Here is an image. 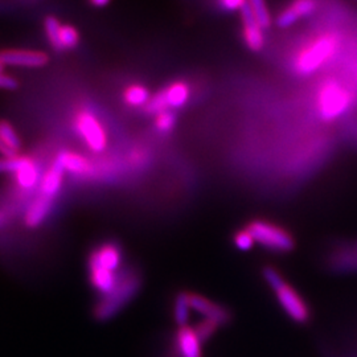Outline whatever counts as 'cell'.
<instances>
[{
    "mask_svg": "<svg viewBox=\"0 0 357 357\" xmlns=\"http://www.w3.org/2000/svg\"><path fill=\"white\" fill-rule=\"evenodd\" d=\"M342 41L335 33L327 32L312 38L298 52L293 60V70L299 76H311L331 63L340 50Z\"/></svg>",
    "mask_w": 357,
    "mask_h": 357,
    "instance_id": "6da1fadb",
    "label": "cell"
},
{
    "mask_svg": "<svg viewBox=\"0 0 357 357\" xmlns=\"http://www.w3.org/2000/svg\"><path fill=\"white\" fill-rule=\"evenodd\" d=\"M262 277L290 319L299 324H305L310 320L311 312L305 299L290 283H287L277 268L265 266L262 268Z\"/></svg>",
    "mask_w": 357,
    "mask_h": 357,
    "instance_id": "7a4b0ae2",
    "label": "cell"
},
{
    "mask_svg": "<svg viewBox=\"0 0 357 357\" xmlns=\"http://www.w3.org/2000/svg\"><path fill=\"white\" fill-rule=\"evenodd\" d=\"M141 275L138 271L126 270L119 275L118 284L113 293L103 296L94 306L93 315L100 321L112 319L128 302L137 295L141 289Z\"/></svg>",
    "mask_w": 357,
    "mask_h": 357,
    "instance_id": "3957f363",
    "label": "cell"
},
{
    "mask_svg": "<svg viewBox=\"0 0 357 357\" xmlns=\"http://www.w3.org/2000/svg\"><path fill=\"white\" fill-rule=\"evenodd\" d=\"M352 91L337 79H327L318 90V112L324 121H335L352 106Z\"/></svg>",
    "mask_w": 357,
    "mask_h": 357,
    "instance_id": "277c9868",
    "label": "cell"
},
{
    "mask_svg": "<svg viewBox=\"0 0 357 357\" xmlns=\"http://www.w3.org/2000/svg\"><path fill=\"white\" fill-rule=\"evenodd\" d=\"M246 229L253 234L255 243H259L261 246H264L265 249L271 252L289 253V252H293L295 248L293 234L289 230L282 228L268 220H261V218L252 220L246 225Z\"/></svg>",
    "mask_w": 357,
    "mask_h": 357,
    "instance_id": "5b68a950",
    "label": "cell"
},
{
    "mask_svg": "<svg viewBox=\"0 0 357 357\" xmlns=\"http://www.w3.org/2000/svg\"><path fill=\"white\" fill-rule=\"evenodd\" d=\"M75 125L77 131L85 139L91 151L101 153L106 149L107 135L96 115L88 110H81L77 113Z\"/></svg>",
    "mask_w": 357,
    "mask_h": 357,
    "instance_id": "8992f818",
    "label": "cell"
},
{
    "mask_svg": "<svg viewBox=\"0 0 357 357\" xmlns=\"http://www.w3.org/2000/svg\"><path fill=\"white\" fill-rule=\"evenodd\" d=\"M243 23V40L249 51L261 52L265 48V29L257 22L255 15L250 10L249 3H246L240 11Z\"/></svg>",
    "mask_w": 357,
    "mask_h": 357,
    "instance_id": "52a82bcc",
    "label": "cell"
},
{
    "mask_svg": "<svg viewBox=\"0 0 357 357\" xmlns=\"http://www.w3.org/2000/svg\"><path fill=\"white\" fill-rule=\"evenodd\" d=\"M318 10V0H290L278 13L275 23L280 28H289L312 16Z\"/></svg>",
    "mask_w": 357,
    "mask_h": 357,
    "instance_id": "ba28073f",
    "label": "cell"
},
{
    "mask_svg": "<svg viewBox=\"0 0 357 357\" xmlns=\"http://www.w3.org/2000/svg\"><path fill=\"white\" fill-rule=\"evenodd\" d=\"M188 299L192 310L197 311L206 319L215 320L220 326H227L231 321V314L228 308L217 305L203 295L188 293Z\"/></svg>",
    "mask_w": 357,
    "mask_h": 357,
    "instance_id": "9c48e42d",
    "label": "cell"
},
{
    "mask_svg": "<svg viewBox=\"0 0 357 357\" xmlns=\"http://www.w3.org/2000/svg\"><path fill=\"white\" fill-rule=\"evenodd\" d=\"M0 61L4 65L40 68L48 64V56L43 52L8 50L0 52Z\"/></svg>",
    "mask_w": 357,
    "mask_h": 357,
    "instance_id": "30bf717a",
    "label": "cell"
},
{
    "mask_svg": "<svg viewBox=\"0 0 357 357\" xmlns=\"http://www.w3.org/2000/svg\"><path fill=\"white\" fill-rule=\"evenodd\" d=\"M176 348L180 357H203L202 340L191 326L178 327L176 332Z\"/></svg>",
    "mask_w": 357,
    "mask_h": 357,
    "instance_id": "8fae6325",
    "label": "cell"
},
{
    "mask_svg": "<svg viewBox=\"0 0 357 357\" xmlns=\"http://www.w3.org/2000/svg\"><path fill=\"white\" fill-rule=\"evenodd\" d=\"M90 270V282L93 284V287L102 294L103 296L113 293L119 278L116 277L114 271H110L107 268H102L101 265H98L96 261L89 259L88 261Z\"/></svg>",
    "mask_w": 357,
    "mask_h": 357,
    "instance_id": "7c38bea8",
    "label": "cell"
},
{
    "mask_svg": "<svg viewBox=\"0 0 357 357\" xmlns=\"http://www.w3.org/2000/svg\"><path fill=\"white\" fill-rule=\"evenodd\" d=\"M89 259L96 261L102 268L115 273L122 265V250L116 243H102L90 253Z\"/></svg>",
    "mask_w": 357,
    "mask_h": 357,
    "instance_id": "4fadbf2b",
    "label": "cell"
},
{
    "mask_svg": "<svg viewBox=\"0 0 357 357\" xmlns=\"http://www.w3.org/2000/svg\"><path fill=\"white\" fill-rule=\"evenodd\" d=\"M64 172V167L61 166V163L56 159L40 180V195L54 200L56 195L63 187Z\"/></svg>",
    "mask_w": 357,
    "mask_h": 357,
    "instance_id": "5bb4252c",
    "label": "cell"
},
{
    "mask_svg": "<svg viewBox=\"0 0 357 357\" xmlns=\"http://www.w3.org/2000/svg\"><path fill=\"white\" fill-rule=\"evenodd\" d=\"M160 94L168 109H180L190 101L191 89L187 82L175 81L165 89L160 90Z\"/></svg>",
    "mask_w": 357,
    "mask_h": 357,
    "instance_id": "9a60e30c",
    "label": "cell"
},
{
    "mask_svg": "<svg viewBox=\"0 0 357 357\" xmlns=\"http://www.w3.org/2000/svg\"><path fill=\"white\" fill-rule=\"evenodd\" d=\"M53 199H50L47 196L38 195V197L35 199V202L31 204L26 211L24 221L28 228H36L38 227L47 216L50 215L53 206Z\"/></svg>",
    "mask_w": 357,
    "mask_h": 357,
    "instance_id": "2e32d148",
    "label": "cell"
},
{
    "mask_svg": "<svg viewBox=\"0 0 357 357\" xmlns=\"http://www.w3.org/2000/svg\"><path fill=\"white\" fill-rule=\"evenodd\" d=\"M56 159L64 167L65 171H69L75 175H89L93 171V166L90 165L89 160L79 153L61 151Z\"/></svg>",
    "mask_w": 357,
    "mask_h": 357,
    "instance_id": "e0dca14e",
    "label": "cell"
},
{
    "mask_svg": "<svg viewBox=\"0 0 357 357\" xmlns=\"http://www.w3.org/2000/svg\"><path fill=\"white\" fill-rule=\"evenodd\" d=\"M15 176H16L17 185H20L24 190H32L38 184V178H40L38 165H35V162L29 158L26 166L22 167L15 174Z\"/></svg>",
    "mask_w": 357,
    "mask_h": 357,
    "instance_id": "ac0fdd59",
    "label": "cell"
},
{
    "mask_svg": "<svg viewBox=\"0 0 357 357\" xmlns=\"http://www.w3.org/2000/svg\"><path fill=\"white\" fill-rule=\"evenodd\" d=\"M190 311H191V305L188 299V293L185 291L178 293L175 298V306H174V319L178 323V327L188 326Z\"/></svg>",
    "mask_w": 357,
    "mask_h": 357,
    "instance_id": "d6986e66",
    "label": "cell"
},
{
    "mask_svg": "<svg viewBox=\"0 0 357 357\" xmlns=\"http://www.w3.org/2000/svg\"><path fill=\"white\" fill-rule=\"evenodd\" d=\"M123 98H125V102L130 106L139 107V106H146L149 103L151 94L147 88L142 85H131L130 88L125 90Z\"/></svg>",
    "mask_w": 357,
    "mask_h": 357,
    "instance_id": "ffe728a7",
    "label": "cell"
},
{
    "mask_svg": "<svg viewBox=\"0 0 357 357\" xmlns=\"http://www.w3.org/2000/svg\"><path fill=\"white\" fill-rule=\"evenodd\" d=\"M249 6H250V10L255 15L257 22L261 24V26L266 31L273 23V19H271V15L268 11V3L266 0H248Z\"/></svg>",
    "mask_w": 357,
    "mask_h": 357,
    "instance_id": "44dd1931",
    "label": "cell"
},
{
    "mask_svg": "<svg viewBox=\"0 0 357 357\" xmlns=\"http://www.w3.org/2000/svg\"><path fill=\"white\" fill-rule=\"evenodd\" d=\"M44 28H45V33H47V38H48L52 48L57 52L64 51L61 47V43H60L61 23L54 16H48L44 20Z\"/></svg>",
    "mask_w": 357,
    "mask_h": 357,
    "instance_id": "7402d4cb",
    "label": "cell"
},
{
    "mask_svg": "<svg viewBox=\"0 0 357 357\" xmlns=\"http://www.w3.org/2000/svg\"><path fill=\"white\" fill-rule=\"evenodd\" d=\"M0 139L4 142L10 149H13V151L20 153L22 141L16 134L15 128L7 121H0Z\"/></svg>",
    "mask_w": 357,
    "mask_h": 357,
    "instance_id": "603a6c76",
    "label": "cell"
},
{
    "mask_svg": "<svg viewBox=\"0 0 357 357\" xmlns=\"http://www.w3.org/2000/svg\"><path fill=\"white\" fill-rule=\"evenodd\" d=\"M221 326L215 320L204 318V319L200 320L193 328H195V331L197 333L199 339L202 340V343H205V342H208L216 333L217 330Z\"/></svg>",
    "mask_w": 357,
    "mask_h": 357,
    "instance_id": "cb8c5ba5",
    "label": "cell"
},
{
    "mask_svg": "<svg viewBox=\"0 0 357 357\" xmlns=\"http://www.w3.org/2000/svg\"><path fill=\"white\" fill-rule=\"evenodd\" d=\"M79 41V35L78 31L73 26H65L61 24L60 28V43L63 50H73L78 45Z\"/></svg>",
    "mask_w": 357,
    "mask_h": 357,
    "instance_id": "d4e9b609",
    "label": "cell"
},
{
    "mask_svg": "<svg viewBox=\"0 0 357 357\" xmlns=\"http://www.w3.org/2000/svg\"><path fill=\"white\" fill-rule=\"evenodd\" d=\"M176 125V114L172 110H167L155 118V128L159 132L168 134L171 132Z\"/></svg>",
    "mask_w": 357,
    "mask_h": 357,
    "instance_id": "484cf974",
    "label": "cell"
},
{
    "mask_svg": "<svg viewBox=\"0 0 357 357\" xmlns=\"http://www.w3.org/2000/svg\"><path fill=\"white\" fill-rule=\"evenodd\" d=\"M233 243H234V246H236L238 250H241V252H249V250L253 249L255 240V237H253V234H252L249 230L246 229V228H243V229L237 230V231L234 233V236H233Z\"/></svg>",
    "mask_w": 357,
    "mask_h": 357,
    "instance_id": "4316f807",
    "label": "cell"
},
{
    "mask_svg": "<svg viewBox=\"0 0 357 357\" xmlns=\"http://www.w3.org/2000/svg\"><path fill=\"white\" fill-rule=\"evenodd\" d=\"M29 158L26 156H16V158H0V174L10 172V174H16L20 168L26 166V162Z\"/></svg>",
    "mask_w": 357,
    "mask_h": 357,
    "instance_id": "83f0119b",
    "label": "cell"
},
{
    "mask_svg": "<svg viewBox=\"0 0 357 357\" xmlns=\"http://www.w3.org/2000/svg\"><path fill=\"white\" fill-rule=\"evenodd\" d=\"M248 0H216L217 7L224 13L241 11Z\"/></svg>",
    "mask_w": 357,
    "mask_h": 357,
    "instance_id": "f1b7e54d",
    "label": "cell"
},
{
    "mask_svg": "<svg viewBox=\"0 0 357 357\" xmlns=\"http://www.w3.org/2000/svg\"><path fill=\"white\" fill-rule=\"evenodd\" d=\"M17 86H19V84H17L16 78L0 73V88L1 89L15 90Z\"/></svg>",
    "mask_w": 357,
    "mask_h": 357,
    "instance_id": "f546056e",
    "label": "cell"
},
{
    "mask_svg": "<svg viewBox=\"0 0 357 357\" xmlns=\"http://www.w3.org/2000/svg\"><path fill=\"white\" fill-rule=\"evenodd\" d=\"M0 153H1L3 158H16V156H19V153L13 151V149H10L1 139H0Z\"/></svg>",
    "mask_w": 357,
    "mask_h": 357,
    "instance_id": "4dcf8cb0",
    "label": "cell"
},
{
    "mask_svg": "<svg viewBox=\"0 0 357 357\" xmlns=\"http://www.w3.org/2000/svg\"><path fill=\"white\" fill-rule=\"evenodd\" d=\"M90 3L96 7H105L110 3V0H90Z\"/></svg>",
    "mask_w": 357,
    "mask_h": 357,
    "instance_id": "1f68e13d",
    "label": "cell"
},
{
    "mask_svg": "<svg viewBox=\"0 0 357 357\" xmlns=\"http://www.w3.org/2000/svg\"><path fill=\"white\" fill-rule=\"evenodd\" d=\"M7 220H8V216L3 211H0V227H3L7 222Z\"/></svg>",
    "mask_w": 357,
    "mask_h": 357,
    "instance_id": "d6a6232c",
    "label": "cell"
},
{
    "mask_svg": "<svg viewBox=\"0 0 357 357\" xmlns=\"http://www.w3.org/2000/svg\"><path fill=\"white\" fill-rule=\"evenodd\" d=\"M3 68H4V64L0 61V73H3Z\"/></svg>",
    "mask_w": 357,
    "mask_h": 357,
    "instance_id": "836d02e7",
    "label": "cell"
}]
</instances>
